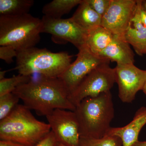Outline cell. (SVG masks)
I'll use <instances>...</instances> for the list:
<instances>
[{"instance_id": "6da1fadb", "label": "cell", "mask_w": 146, "mask_h": 146, "mask_svg": "<svg viewBox=\"0 0 146 146\" xmlns=\"http://www.w3.org/2000/svg\"><path fill=\"white\" fill-rule=\"evenodd\" d=\"M23 105L36 114L46 117L56 109L74 111L70 93L58 77L40 76L18 86L13 92Z\"/></svg>"}, {"instance_id": "7a4b0ae2", "label": "cell", "mask_w": 146, "mask_h": 146, "mask_svg": "<svg viewBox=\"0 0 146 146\" xmlns=\"http://www.w3.org/2000/svg\"><path fill=\"white\" fill-rule=\"evenodd\" d=\"M74 112L78 121L80 137L100 138L107 134L115 116L111 92L88 97L76 106Z\"/></svg>"}, {"instance_id": "3957f363", "label": "cell", "mask_w": 146, "mask_h": 146, "mask_svg": "<svg viewBox=\"0 0 146 146\" xmlns=\"http://www.w3.org/2000/svg\"><path fill=\"white\" fill-rule=\"evenodd\" d=\"M30 110L18 104L0 121V140L25 146H35L51 131L48 123L37 120Z\"/></svg>"}, {"instance_id": "277c9868", "label": "cell", "mask_w": 146, "mask_h": 146, "mask_svg": "<svg viewBox=\"0 0 146 146\" xmlns=\"http://www.w3.org/2000/svg\"><path fill=\"white\" fill-rule=\"evenodd\" d=\"M72 57L66 52H52L46 49L32 47L18 52L14 70L23 75L37 74L47 77H58L70 65Z\"/></svg>"}, {"instance_id": "5b68a950", "label": "cell", "mask_w": 146, "mask_h": 146, "mask_svg": "<svg viewBox=\"0 0 146 146\" xmlns=\"http://www.w3.org/2000/svg\"><path fill=\"white\" fill-rule=\"evenodd\" d=\"M41 19L29 13L16 16H0V46L17 52L35 47L40 40Z\"/></svg>"}, {"instance_id": "8992f818", "label": "cell", "mask_w": 146, "mask_h": 146, "mask_svg": "<svg viewBox=\"0 0 146 146\" xmlns=\"http://www.w3.org/2000/svg\"><path fill=\"white\" fill-rule=\"evenodd\" d=\"M115 82V68L110 62L102 64L89 73L70 96L71 102L76 106L84 99L95 97L110 91Z\"/></svg>"}, {"instance_id": "52a82bcc", "label": "cell", "mask_w": 146, "mask_h": 146, "mask_svg": "<svg viewBox=\"0 0 146 146\" xmlns=\"http://www.w3.org/2000/svg\"><path fill=\"white\" fill-rule=\"evenodd\" d=\"M109 62L108 59L92 52L86 45L78 50L76 60L58 78L63 82L70 95L91 71Z\"/></svg>"}, {"instance_id": "ba28073f", "label": "cell", "mask_w": 146, "mask_h": 146, "mask_svg": "<svg viewBox=\"0 0 146 146\" xmlns=\"http://www.w3.org/2000/svg\"><path fill=\"white\" fill-rule=\"evenodd\" d=\"M46 117L58 143L65 146H80L79 127L74 111L56 109Z\"/></svg>"}, {"instance_id": "9c48e42d", "label": "cell", "mask_w": 146, "mask_h": 146, "mask_svg": "<svg viewBox=\"0 0 146 146\" xmlns=\"http://www.w3.org/2000/svg\"><path fill=\"white\" fill-rule=\"evenodd\" d=\"M42 33H49L53 38L70 42L78 50L86 45L89 32L79 26L72 18L55 19L44 16Z\"/></svg>"}, {"instance_id": "30bf717a", "label": "cell", "mask_w": 146, "mask_h": 146, "mask_svg": "<svg viewBox=\"0 0 146 146\" xmlns=\"http://www.w3.org/2000/svg\"><path fill=\"white\" fill-rule=\"evenodd\" d=\"M114 68L119 98L123 102L131 103L138 91L143 90L146 70L139 69L134 64H117Z\"/></svg>"}, {"instance_id": "8fae6325", "label": "cell", "mask_w": 146, "mask_h": 146, "mask_svg": "<svg viewBox=\"0 0 146 146\" xmlns=\"http://www.w3.org/2000/svg\"><path fill=\"white\" fill-rule=\"evenodd\" d=\"M137 6V0H111L109 8L102 18L101 26L114 35L123 38Z\"/></svg>"}, {"instance_id": "7c38bea8", "label": "cell", "mask_w": 146, "mask_h": 146, "mask_svg": "<svg viewBox=\"0 0 146 146\" xmlns=\"http://www.w3.org/2000/svg\"><path fill=\"white\" fill-rule=\"evenodd\" d=\"M146 124V107H141L136 111L133 120L122 127H111L107 134L119 137L122 146H132L138 141L139 133Z\"/></svg>"}, {"instance_id": "4fadbf2b", "label": "cell", "mask_w": 146, "mask_h": 146, "mask_svg": "<svg viewBox=\"0 0 146 146\" xmlns=\"http://www.w3.org/2000/svg\"><path fill=\"white\" fill-rule=\"evenodd\" d=\"M141 0H137V8L125 32L123 39L132 46L136 53L143 56L146 49V27L142 23L140 15Z\"/></svg>"}, {"instance_id": "5bb4252c", "label": "cell", "mask_w": 146, "mask_h": 146, "mask_svg": "<svg viewBox=\"0 0 146 146\" xmlns=\"http://www.w3.org/2000/svg\"><path fill=\"white\" fill-rule=\"evenodd\" d=\"M98 55L117 64H134L135 62V54L130 45L117 35H114L110 44Z\"/></svg>"}, {"instance_id": "9a60e30c", "label": "cell", "mask_w": 146, "mask_h": 146, "mask_svg": "<svg viewBox=\"0 0 146 146\" xmlns=\"http://www.w3.org/2000/svg\"><path fill=\"white\" fill-rule=\"evenodd\" d=\"M102 18L86 0H82L72 17L79 26L88 32L101 25Z\"/></svg>"}, {"instance_id": "2e32d148", "label": "cell", "mask_w": 146, "mask_h": 146, "mask_svg": "<svg viewBox=\"0 0 146 146\" xmlns=\"http://www.w3.org/2000/svg\"><path fill=\"white\" fill-rule=\"evenodd\" d=\"M114 35L107 29L100 26L89 31L86 45L92 52L98 55L110 44Z\"/></svg>"}, {"instance_id": "e0dca14e", "label": "cell", "mask_w": 146, "mask_h": 146, "mask_svg": "<svg viewBox=\"0 0 146 146\" xmlns=\"http://www.w3.org/2000/svg\"><path fill=\"white\" fill-rule=\"evenodd\" d=\"M82 0H53L43 7L42 12L44 16L50 18L60 19L65 14L70 12Z\"/></svg>"}, {"instance_id": "ac0fdd59", "label": "cell", "mask_w": 146, "mask_h": 146, "mask_svg": "<svg viewBox=\"0 0 146 146\" xmlns=\"http://www.w3.org/2000/svg\"><path fill=\"white\" fill-rule=\"evenodd\" d=\"M34 3L33 0H0V16L28 14Z\"/></svg>"}, {"instance_id": "d6986e66", "label": "cell", "mask_w": 146, "mask_h": 146, "mask_svg": "<svg viewBox=\"0 0 146 146\" xmlns=\"http://www.w3.org/2000/svg\"><path fill=\"white\" fill-rule=\"evenodd\" d=\"M32 78L31 76L19 74L9 78L0 80V96L13 93V91L21 86L29 82Z\"/></svg>"}, {"instance_id": "ffe728a7", "label": "cell", "mask_w": 146, "mask_h": 146, "mask_svg": "<svg viewBox=\"0 0 146 146\" xmlns=\"http://www.w3.org/2000/svg\"><path fill=\"white\" fill-rule=\"evenodd\" d=\"M80 146H122V142L117 136L106 134L100 138L80 137Z\"/></svg>"}, {"instance_id": "44dd1931", "label": "cell", "mask_w": 146, "mask_h": 146, "mask_svg": "<svg viewBox=\"0 0 146 146\" xmlns=\"http://www.w3.org/2000/svg\"><path fill=\"white\" fill-rule=\"evenodd\" d=\"M20 99L13 93L0 96V121L8 116L18 104Z\"/></svg>"}, {"instance_id": "7402d4cb", "label": "cell", "mask_w": 146, "mask_h": 146, "mask_svg": "<svg viewBox=\"0 0 146 146\" xmlns=\"http://www.w3.org/2000/svg\"><path fill=\"white\" fill-rule=\"evenodd\" d=\"M87 2L102 17L105 14L110 5L111 0H86Z\"/></svg>"}, {"instance_id": "603a6c76", "label": "cell", "mask_w": 146, "mask_h": 146, "mask_svg": "<svg viewBox=\"0 0 146 146\" xmlns=\"http://www.w3.org/2000/svg\"><path fill=\"white\" fill-rule=\"evenodd\" d=\"M17 54L18 52L12 47L9 46H0V58L7 64L12 63L13 58L17 57Z\"/></svg>"}, {"instance_id": "cb8c5ba5", "label": "cell", "mask_w": 146, "mask_h": 146, "mask_svg": "<svg viewBox=\"0 0 146 146\" xmlns=\"http://www.w3.org/2000/svg\"><path fill=\"white\" fill-rule=\"evenodd\" d=\"M57 143L55 136L51 130L35 146H57Z\"/></svg>"}, {"instance_id": "d4e9b609", "label": "cell", "mask_w": 146, "mask_h": 146, "mask_svg": "<svg viewBox=\"0 0 146 146\" xmlns=\"http://www.w3.org/2000/svg\"><path fill=\"white\" fill-rule=\"evenodd\" d=\"M142 1L141 0L140 5V15L142 23L146 27V11L143 8L142 5Z\"/></svg>"}, {"instance_id": "484cf974", "label": "cell", "mask_w": 146, "mask_h": 146, "mask_svg": "<svg viewBox=\"0 0 146 146\" xmlns=\"http://www.w3.org/2000/svg\"><path fill=\"white\" fill-rule=\"evenodd\" d=\"M0 146H25L12 141L0 140Z\"/></svg>"}, {"instance_id": "4316f807", "label": "cell", "mask_w": 146, "mask_h": 146, "mask_svg": "<svg viewBox=\"0 0 146 146\" xmlns=\"http://www.w3.org/2000/svg\"><path fill=\"white\" fill-rule=\"evenodd\" d=\"M132 146H146V141H137Z\"/></svg>"}, {"instance_id": "83f0119b", "label": "cell", "mask_w": 146, "mask_h": 146, "mask_svg": "<svg viewBox=\"0 0 146 146\" xmlns=\"http://www.w3.org/2000/svg\"><path fill=\"white\" fill-rule=\"evenodd\" d=\"M11 70H6L1 71L0 72V80L3 79L5 78V74H6L7 72Z\"/></svg>"}, {"instance_id": "f1b7e54d", "label": "cell", "mask_w": 146, "mask_h": 146, "mask_svg": "<svg viewBox=\"0 0 146 146\" xmlns=\"http://www.w3.org/2000/svg\"><path fill=\"white\" fill-rule=\"evenodd\" d=\"M142 5L144 9L146 11V0L142 1Z\"/></svg>"}, {"instance_id": "f546056e", "label": "cell", "mask_w": 146, "mask_h": 146, "mask_svg": "<svg viewBox=\"0 0 146 146\" xmlns=\"http://www.w3.org/2000/svg\"><path fill=\"white\" fill-rule=\"evenodd\" d=\"M142 91H143L144 94H145L146 95V80L145 82V84H144L143 88V89Z\"/></svg>"}, {"instance_id": "4dcf8cb0", "label": "cell", "mask_w": 146, "mask_h": 146, "mask_svg": "<svg viewBox=\"0 0 146 146\" xmlns=\"http://www.w3.org/2000/svg\"><path fill=\"white\" fill-rule=\"evenodd\" d=\"M57 146H65L64 145H62V144L59 143H58Z\"/></svg>"}, {"instance_id": "1f68e13d", "label": "cell", "mask_w": 146, "mask_h": 146, "mask_svg": "<svg viewBox=\"0 0 146 146\" xmlns=\"http://www.w3.org/2000/svg\"><path fill=\"white\" fill-rule=\"evenodd\" d=\"M143 54H146V49L145 50V51L143 52Z\"/></svg>"}]
</instances>
